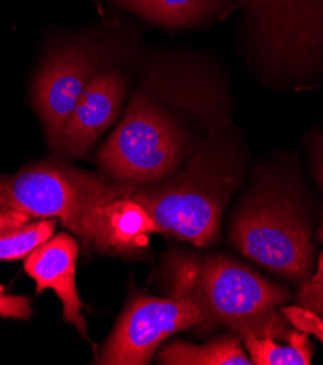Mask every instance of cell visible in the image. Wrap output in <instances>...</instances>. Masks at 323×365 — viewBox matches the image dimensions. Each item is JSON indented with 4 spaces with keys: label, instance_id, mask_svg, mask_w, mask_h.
<instances>
[{
    "label": "cell",
    "instance_id": "obj_1",
    "mask_svg": "<svg viewBox=\"0 0 323 365\" xmlns=\"http://www.w3.org/2000/svg\"><path fill=\"white\" fill-rule=\"evenodd\" d=\"M194 120L210 125L233 123L223 83L152 71L98 150L102 175L123 185H150L172 176L208 134L194 127Z\"/></svg>",
    "mask_w": 323,
    "mask_h": 365
},
{
    "label": "cell",
    "instance_id": "obj_2",
    "mask_svg": "<svg viewBox=\"0 0 323 365\" xmlns=\"http://www.w3.org/2000/svg\"><path fill=\"white\" fill-rule=\"evenodd\" d=\"M319 220L297 159L280 153L258 162L230 217L233 247L296 285L316 267Z\"/></svg>",
    "mask_w": 323,
    "mask_h": 365
},
{
    "label": "cell",
    "instance_id": "obj_3",
    "mask_svg": "<svg viewBox=\"0 0 323 365\" xmlns=\"http://www.w3.org/2000/svg\"><path fill=\"white\" fill-rule=\"evenodd\" d=\"M249 152L233 123L214 127L185 165L150 185H124L160 230L197 247L217 240L223 215L247 175Z\"/></svg>",
    "mask_w": 323,
    "mask_h": 365
},
{
    "label": "cell",
    "instance_id": "obj_4",
    "mask_svg": "<svg viewBox=\"0 0 323 365\" xmlns=\"http://www.w3.org/2000/svg\"><path fill=\"white\" fill-rule=\"evenodd\" d=\"M166 272L169 293L191 299L202 312L197 329L204 334L220 327L240 341L246 336L287 341L296 329L281 310L292 302L289 287L230 255L175 252Z\"/></svg>",
    "mask_w": 323,
    "mask_h": 365
},
{
    "label": "cell",
    "instance_id": "obj_5",
    "mask_svg": "<svg viewBox=\"0 0 323 365\" xmlns=\"http://www.w3.org/2000/svg\"><path fill=\"white\" fill-rule=\"evenodd\" d=\"M243 60L271 89L312 91L323 79V0H233Z\"/></svg>",
    "mask_w": 323,
    "mask_h": 365
},
{
    "label": "cell",
    "instance_id": "obj_6",
    "mask_svg": "<svg viewBox=\"0 0 323 365\" xmlns=\"http://www.w3.org/2000/svg\"><path fill=\"white\" fill-rule=\"evenodd\" d=\"M117 194L118 182L51 160L0 178V205L29 220L56 218L95 249L103 208Z\"/></svg>",
    "mask_w": 323,
    "mask_h": 365
},
{
    "label": "cell",
    "instance_id": "obj_7",
    "mask_svg": "<svg viewBox=\"0 0 323 365\" xmlns=\"http://www.w3.org/2000/svg\"><path fill=\"white\" fill-rule=\"evenodd\" d=\"M202 320V312L185 296L153 297L137 291L101 346L95 364L148 365L170 336L198 327Z\"/></svg>",
    "mask_w": 323,
    "mask_h": 365
},
{
    "label": "cell",
    "instance_id": "obj_8",
    "mask_svg": "<svg viewBox=\"0 0 323 365\" xmlns=\"http://www.w3.org/2000/svg\"><path fill=\"white\" fill-rule=\"evenodd\" d=\"M128 54L117 43L81 41L47 57L34 81V101L53 148L91 79Z\"/></svg>",
    "mask_w": 323,
    "mask_h": 365
},
{
    "label": "cell",
    "instance_id": "obj_9",
    "mask_svg": "<svg viewBox=\"0 0 323 365\" xmlns=\"http://www.w3.org/2000/svg\"><path fill=\"white\" fill-rule=\"evenodd\" d=\"M128 88L124 70L108 67L98 71L81 95L54 149L67 158H85L118 118Z\"/></svg>",
    "mask_w": 323,
    "mask_h": 365
},
{
    "label": "cell",
    "instance_id": "obj_10",
    "mask_svg": "<svg viewBox=\"0 0 323 365\" xmlns=\"http://www.w3.org/2000/svg\"><path fill=\"white\" fill-rule=\"evenodd\" d=\"M79 243L68 233L53 235L24 259L25 272L35 281L37 294L53 289L63 304V317L86 336L83 303L76 288Z\"/></svg>",
    "mask_w": 323,
    "mask_h": 365
},
{
    "label": "cell",
    "instance_id": "obj_11",
    "mask_svg": "<svg viewBox=\"0 0 323 365\" xmlns=\"http://www.w3.org/2000/svg\"><path fill=\"white\" fill-rule=\"evenodd\" d=\"M123 8L152 24L187 28L222 21L236 11L233 0H118Z\"/></svg>",
    "mask_w": 323,
    "mask_h": 365
},
{
    "label": "cell",
    "instance_id": "obj_12",
    "mask_svg": "<svg viewBox=\"0 0 323 365\" xmlns=\"http://www.w3.org/2000/svg\"><path fill=\"white\" fill-rule=\"evenodd\" d=\"M158 362L162 365H252L240 338L230 332L201 345L173 339L162 346Z\"/></svg>",
    "mask_w": 323,
    "mask_h": 365
},
{
    "label": "cell",
    "instance_id": "obj_13",
    "mask_svg": "<svg viewBox=\"0 0 323 365\" xmlns=\"http://www.w3.org/2000/svg\"><path fill=\"white\" fill-rule=\"evenodd\" d=\"M242 344L252 365H310L314 355L310 335L297 327L287 341L246 336Z\"/></svg>",
    "mask_w": 323,
    "mask_h": 365
},
{
    "label": "cell",
    "instance_id": "obj_14",
    "mask_svg": "<svg viewBox=\"0 0 323 365\" xmlns=\"http://www.w3.org/2000/svg\"><path fill=\"white\" fill-rule=\"evenodd\" d=\"M56 223V218H40L0 235V261L25 259L54 235Z\"/></svg>",
    "mask_w": 323,
    "mask_h": 365
},
{
    "label": "cell",
    "instance_id": "obj_15",
    "mask_svg": "<svg viewBox=\"0 0 323 365\" xmlns=\"http://www.w3.org/2000/svg\"><path fill=\"white\" fill-rule=\"evenodd\" d=\"M296 300L297 306L312 312L323 322V252L317 257L310 278L299 285Z\"/></svg>",
    "mask_w": 323,
    "mask_h": 365
},
{
    "label": "cell",
    "instance_id": "obj_16",
    "mask_svg": "<svg viewBox=\"0 0 323 365\" xmlns=\"http://www.w3.org/2000/svg\"><path fill=\"white\" fill-rule=\"evenodd\" d=\"M304 148L309 160V170L317 187L323 191V131L309 133L304 138ZM316 242L323 243V211L316 229Z\"/></svg>",
    "mask_w": 323,
    "mask_h": 365
},
{
    "label": "cell",
    "instance_id": "obj_17",
    "mask_svg": "<svg viewBox=\"0 0 323 365\" xmlns=\"http://www.w3.org/2000/svg\"><path fill=\"white\" fill-rule=\"evenodd\" d=\"M284 316L294 327L307 332L310 336L317 338L323 344V322L312 312L302 309L300 306L287 304L282 309Z\"/></svg>",
    "mask_w": 323,
    "mask_h": 365
},
{
    "label": "cell",
    "instance_id": "obj_18",
    "mask_svg": "<svg viewBox=\"0 0 323 365\" xmlns=\"http://www.w3.org/2000/svg\"><path fill=\"white\" fill-rule=\"evenodd\" d=\"M32 316L31 300L25 296H14L0 289V317L26 320Z\"/></svg>",
    "mask_w": 323,
    "mask_h": 365
},
{
    "label": "cell",
    "instance_id": "obj_19",
    "mask_svg": "<svg viewBox=\"0 0 323 365\" xmlns=\"http://www.w3.org/2000/svg\"><path fill=\"white\" fill-rule=\"evenodd\" d=\"M28 222L31 220L26 215L15 212L4 205H0V235L6 233L9 230H15Z\"/></svg>",
    "mask_w": 323,
    "mask_h": 365
}]
</instances>
